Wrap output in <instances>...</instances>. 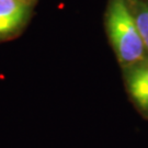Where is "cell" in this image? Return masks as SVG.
I'll return each instance as SVG.
<instances>
[{
    "label": "cell",
    "mask_w": 148,
    "mask_h": 148,
    "mask_svg": "<svg viewBox=\"0 0 148 148\" xmlns=\"http://www.w3.org/2000/svg\"><path fill=\"white\" fill-rule=\"evenodd\" d=\"M27 14V0H0V38L16 31Z\"/></svg>",
    "instance_id": "cell-3"
},
{
    "label": "cell",
    "mask_w": 148,
    "mask_h": 148,
    "mask_svg": "<svg viewBox=\"0 0 148 148\" xmlns=\"http://www.w3.org/2000/svg\"><path fill=\"white\" fill-rule=\"evenodd\" d=\"M148 55V0H130Z\"/></svg>",
    "instance_id": "cell-4"
},
{
    "label": "cell",
    "mask_w": 148,
    "mask_h": 148,
    "mask_svg": "<svg viewBox=\"0 0 148 148\" xmlns=\"http://www.w3.org/2000/svg\"><path fill=\"white\" fill-rule=\"evenodd\" d=\"M106 24L110 43L124 68L148 59L130 0H109Z\"/></svg>",
    "instance_id": "cell-1"
},
{
    "label": "cell",
    "mask_w": 148,
    "mask_h": 148,
    "mask_svg": "<svg viewBox=\"0 0 148 148\" xmlns=\"http://www.w3.org/2000/svg\"><path fill=\"white\" fill-rule=\"evenodd\" d=\"M125 70L128 93L138 109L148 114V59Z\"/></svg>",
    "instance_id": "cell-2"
}]
</instances>
